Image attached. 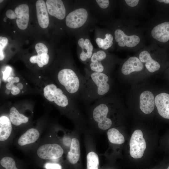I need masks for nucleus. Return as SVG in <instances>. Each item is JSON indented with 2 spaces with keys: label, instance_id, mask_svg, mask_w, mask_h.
Instances as JSON below:
<instances>
[{
  "label": "nucleus",
  "instance_id": "f257e3e1",
  "mask_svg": "<svg viewBox=\"0 0 169 169\" xmlns=\"http://www.w3.org/2000/svg\"><path fill=\"white\" fill-rule=\"evenodd\" d=\"M108 76L103 72H93L83 78L80 93L87 101L101 98L109 90Z\"/></svg>",
  "mask_w": 169,
  "mask_h": 169
},
{
  "label": "nucleus",
  "instance_id": "f03ea898",
  "mask_svg": "<svg viewBox=\"0 0 169 169\" xmlns=\"http://www.w3.org/2000/svg\"><path fill=\"white\" fill-rule=\"evenodd\" d=\"M57 78L59 83L68 93L77 95L80 93L83 78L74 70L69 69H62L59 72Z\"/></svg>",
  "mask_w": 169,
  "mask_h": 169
},
{
  "label": "nucleus",
  "instance_id": "7ed1b4c3",
  "mask_svg": "<svg viewBox=\"0 0 169 169\" xmlns=\"http://www.w3.org/2000/svg\"><path fill=\"white\" fill-rule=\"evenodd\" d=\"M129 144L131 156L135 159L142 157L146 148V143L141 130L134 131L131 135Z\"/></svg>",
  "mask_w": 169,
  "mask_h": 169
},
{
  "label": "nucleus",
  "instance_id": "20e7f679",
  "mask_svg": "<svg viewBox=\"0 0 169 169\" xmlns=\"http://www.w3.org/2000/svg\"><path fill=\"white\" fill-rule=\"evenodd\" d=\"M44 95L50 102L54 101L57 105L65 107L68 105L69 100L62 90L54 84L46 85L44 89Z\"/></svg>",
  "mask_w": 169,
  "mask_h": 169
},
{
  "label": "nucleus",
  "instance_id": "39448f33",
  "mask_svg": "<svg viewBox=\"0 0 169 169\" xmlns=\"http://www.w3.org/2000/svg\"><path fill=\"white\" fill-rule=\"evenodd\" d=\"M100 103L94 109L92 116L94 120L98 122V127L103 130L108 129L111 125L112 121L107 117L109 109L106 104L102 103L101 100Z\"/></svg>",
  "mask_w": 169,
  "mask_h": 169
},
{
  "label": "nucleus",
  "instance_id": "423d86ee",
  "mask_svg": "<svg viewBox=\"0 0 169 169\" xmlns=\"http://www.w3.org/2000/svg\"><path fill=\"white\" fill-rule=\"evenodd\" d=\"M64 151L61 146L56 144L43 145L38 149L37 154L41 158L45 160L55 159L61 157Z\"/></svg>",
  "mask_w": 169,
  "mask_h": 169
},
{
  "label": "nucleus",
  "instance_id": "0eeeda50",
  "mask_svg": "<svg viewBox=\"0 0 169 169\" xmlns=\"http://www.w3.org/2000/svg\"><path fill=\"white\" fill-rule=\"evenodd\" d=\"M88 13L84 8L76 9L70 13L66 18L67 26L72 28H76L82 26L86 22Z\"/></svg>",
  "mask_w": 169,
  "mask_h": 169
},
{
  "label": "nucleus",
  "instance_id": "6e6552de",
  "mask_svg": "<svg viewBox=\"0 0 169 169\" xmlns=\"http://www.w3.org/2000/svg\"><path fill=\"white\" fill-rule=\"evenodd\" d=\"M115 39L120 47L126 46L132 48L136 46L140 42L139 37L135 35L128 36L120 29H117L115 32Z\"/></svg>",
  "mask_w": 169,
  "mask_h": 169
},
{
  "label": "nucleus",
  "instance_id": "1a4fd4ad",
  "mask_svg": "<svg viewBox=\"0 0 169 169\" xmlns=\"http://www.w3.org/2000/svg\"><path fill=\"white\" fill-rule=\"evenodd\" d=\"M155 100L159 114L163 118L169 119V94L161 92L156 96Z\"/></svg>",
  "mask_w": 169,
  "mask_h": 169
},
{
  "label": "nucleus",
  "instance_id": "9d476101",
  "mask_svg": "<svg viewBox=\"0 0 169 169\" xmlns=\"http://www.w3.org/2000/svg\"><path fill=\"white\" fill-rule=\"evenodd\" d=\"M46 3L48 12L50 15L60 20L64 18L66 10L62 0H47Z\"/></svg>",
  "mask_w": 169,
  "mask_h": 169
},
{
  "label": "nucleus",
  "instance_id": "9b49d317",
  "mask_svg": "<svg viewBox=\"0 0 169 169\" xmlns=\"http://www.w3.org/2000/svg\"><path fill=\"white\" fill-rule=\"evenodd\" d=\"M16 15V23L18 28L22 30L26 29L29 20V8L26 4L17 6L14 10Z\"/></svg>",
  "mask_w": 169,
  "mask_h": 169
},
{
  "label": "nucleus",
  "instance_id": "f8f14e48",
  "mask_svg": "<svg viewBox=\"0 0 169 169\" xmlns=\"http://www.w3.org/2000/svg\"><path fill=\"white\" fill-rule=\"evenodd\" d=\"M155 100L153 94L150 91L142 92L140 97V107L144 113L148 114L154 109Z\"/></svg>",
  "mask_w": 169,
  "mask_h": 169
},
{
  "label": "nucleus",
  "instance_id": "ddd939ff",
  "mask_svg": "<svg viewBox=\"0 0 169 169\" xmlns=\"http://www.w3.org/2000/svg\"><path fill=\"white\" fill-rule=\"evenodd\" d=\"M37 17L38 24L42 28H47L49 24L48 12L45 1L37 0L36 3Z\"/></svg>",
  "mask_w": 169,
  "mask_h": 169
},
{
  "label": "nucleus",
  "instance_id": "4468645a",
  "mask_svg": "<svg viewBox=\"0 0 169 169\" xmlns=\"http://www.w3.org/2000/svg\"><path fill=\"white\" fill-rule=\"evenodd\" d=\"M143 68V65L139 58L131 57L124 63L121 71L123 74L129 75L132 72L141 71Z\"/></svg>",
  "mask_w": 169,
  "mask_h": 169
},
{
  "label": "nucleus",
  "instance_id": "2eb2a0df",
  "mask_svg": "<svg viewBox=\"0 0 169 169\" xmlns=\"http://www.w3.org/2000/svg\"><path fill=\"white\" fill-rule=\"evenodd\" d=\"M139 59L141 62L145 63L146 68L150 72L158 71L161 68L160 64L153 59L150 54L147 51L141 52L139 55Z\"/></svg>",
  "mask_w": 169,
  "mask_h": 169
},
{
  "label": "nucleus",
  "instance_id": "dca6fc26",
  "mask_svg": "<svg viewBox=\"0 0 169 169\" xmlns=\"http://www.w3.org/2000/svg\"><path fill=\"white\" fill-rule=\"evenodd\" d=\"M39 133L36 129L32 128L28 130L19 138L18 144L21 146L34 142L38 138Z\"/></svg>",
  "mask_w": 169,
  "mask_h": 169
},
{
  "label": "nucleus",
  "instance_id": "f3484780",
  "mask_svg": "<svg viewBox=\"0 0 169 169\" xmlns=\"http://www.w3.org/2000/svg\"><path fill=\"white\" fill-rule=\"evenodd\" d=\"M80 148L79 142L77 139L73 138L72 139L70 151L67 155V158L71 163H76L80 156Z\"/></svg>",
  "mask_w": 169,
  "mask_h": 169
},
{
  "label": "nucleus",
  "instance_id": "a211bd4d",
  "mask_svg": "<svg viewBox=\"0 0 169 169\" xmlns=\"http://www.w3.org/2000/svg\"><path fill=\"white\" fill-rule=\"evenodd\" d=\"M10 120L7 116L0 117V141L7 140L12 131V126Z\"/></svg>",
  "mask_w": 169,
  "mask_h": 169
},
{
  "label": "nucleus",
  "instance_id": "6ab92c4d",
  "mask_svg": "<svg viewBox=\"0 0 169 169\" xmlns=\"http://www.w3.org/2000/svg\"><path fill=\"white\" fill-rule=\"evenodd\" d=\"M9 117L12 123L16 126L26 123L28 120L27 117L20 114L14 107H12L10 109Z\"/></svg>",
  "mask_w": 169,
  "mask_h": 169
},
{
  "label": "nucleus",
  "instance_id": "aec40b11",
  "mask_svg": "<svg viewBox=\"0 0 169 169\" xmlns=\"http://www.w3.org/2000/svg\"><path fill=\"white\" fill-rule=\"evenodd\" d=\"M107 134L109 140L112 143L121 144L125 141L123 136L115 128H112L109 129Z\"/></svg>",
  "mask_w": 169,
  "mask_h": 169
},
{
  "label": "nucleus",
  "instance_id": "412c9836",
  "mask_svg": "<svg viewBox=\"0 0 169 169\" xmlns=\"http://www.w3.org/2000/svg\"><path fill=\"white\" fill-rule=\"evenodd\" d=\"M86 159L87 169H98L99 159L96 153L93 151L89 152Z\"/></svg>",
  "mask_w": 169,
  "mask_h": 169
},
{
  "label": "nucleus",
  "instance_id": "4be33fe9",
  "mask_svg": "<svg viewBox=\"0 0 169 169\" xmlns=\"http://www.w3.org/2000/svg\"><path fill=\"white\" fill-rule=\"evenodd\" d=\"M105 38L103 39L97 38L96 42L99 47L103 49H106L110 48L113 44V37L110 33H107L105 35Z\"/></svg>",
  "mask_w": 169,
  "mask_h": 169
},
{
  "label": "nucleus",
  "instance_id": "5701e85b",
  "mask_svg": "<svg viewBox=\"0 0 169 169\" xmlns=\"http://www.w3.org/2000/svg\"><path fill=\"white\" fill-rule=\"evenodd\" d=\"M78 44L82 50L85 49L86 50V56L87 59H90L91 58L92 56L93 46L90 41L88 39H85L84 40L83 38H81L79 39Z\"/></svg>",
  "mask_w": 169,
  "mask_h": 169
},
{
  "label": "nucleus",
  "instance_id": "b1692460",
  "mask_svg": "<svg viewBox=\"0 0 169 169\" xmlns=\"http://www.w3.org/2000/svg\"><path fill=\"white\" fill-rule=\"evenodd\" d=\"M1 165L5 169H18L14 159L9 157H3L0 161Z\"/></svg>",
  "mask_w": 169,
  "mask_h": 169
},
{
  "label": "nucleus",
  "instance_id": "393cba45",
  "mask_svg": "<svg viewBox=\"0 0 169 169\" xmlns=\"http://www.w3.org/2000/svg\"><path fill=\"white\" fill-rule=\"evenodd\" d=\"M105 53L102 50H99L94 53L91 58V62L101 61L104 59L106 57Z\"/></svg>",
  "mask_w": 169,
  "mask_h": 169
},
{
  "label": "nucleus",
  "instance_id": "a878e982",
  "mask_svg": "<svg viewBox=\"0 0 169 169\" xmlns=\"http://www.w3.org/2000/svg\"><path fill=\"white\" fill-rule=\"evenodd\" d=\"M90 66L91 70L94 72H102L104 70L101 61L91 62Z\"/></svg>",
  "mask_w": 169,
  "mask_h": 169
},
{
  "label": "nucleus",
  "instance_id": "bb28decb",
  "mask_svg": "<svg viewBox=\"0 0 169 169\" xmlns=\"http://www.w3.org/2000/svg\"><path fill=\"white\" fill-rule=\"evenodd\" d=\"M35 49L38 55H41L44 54H47L48 52L47 47L42 43H38L36 44Z\"/></svg>",
  "mask_w": 169,
  "mask_h": 169
},
{
  "label": "nucleus",
  "instance_id": "cd10ccee",
  "mask_svg": "<svg viewBox=\"0 0 169 169\" xmlns=\"http://www.w3.org/2000/svg\"><path fill=\"white\" fill-rule=\"evenodd\" d=\"M8 42V39L2 36L0 37V60H3L4 58L3 50L7 45Z\"/></svg>",
  "mask_w": 169,
  "mask_h": 169
},
{
  "label": "nucleus",
  "instance_id": "c85d7f7f",
  "mask_svg": "<svg viewBox=\"0 0 169 169\" xmlns=\"http://www.w3.org/2000/svg\"><path fill=\"white\" fill-rule=\"evenodd\" d=\"M29 60L32 63H37L39 67H42L44 66L42 62L41 55H37L32 56L30 57Z\"/></svg>",
  "mask_w": 169,
  "mask_h": 169
},
{
  "label": "nucleus",
  "instance_id": "c756f323",
  "mask_svg": "<svg viewBox=\"0 0 169 169\" xmlns=\"http://www.w3.org/2000/svg\"><path fill=\"white\" fill-rule=\"evenodd\" d=\"M46 169H61V166L57 163H46L44 165Z\"/></svg>",
  "mask_w": 169,
  "mask_h": 169
},
{
  "label": "nucleus",
  "instance_id": "7c9ffc66",
  "mask_svg": "<svg viewBox=\"0 0 169 169\" xmlns=\"http://www.w3.org/2000/svg\"><path fill=\"white\" fill-rule=\"evenodd\" d=\"M96 1L99 6L103 9L107 8L109 4L108 0H96Z\"/></svg>",
  "mask_w": 169,
  "mask_h": 169
},
{
  "label": "nucleus",
  "instance_id": "2f4dec72",
  "mask_svg": "<svg viewBox=\"0 0 169 169\" xmlns=\"http://www.w3.org/2000/svg\"><path fill=\"white\" fill-rule=\"evenodd\" d=\"M12 71L11 68L8 66L6 67L5 71L3 73V79L5 80H7L8 79Z\"/></svg>",
  "mask_w": 169,
  "mask_h": 169
},
{
  "label": "nucleus",
  "instance_id": "473e14b6",
  "mask_svg": "<svg viewBox=\"0 0 169 169\" xmlns=\"http://www.w3.org/2000/svg\"><path fill=\"white\" fill-rule=\"evenodd\" d=\"M6 15L8 18L10 19H14L16 18L14 11L11 9L8 10L6 12Z\"/></svg>",
  "mask_w": 169,
  "mask_h": 169
},
{
  "label": "nucleus",
  "instance_id": "72a5a7b5",
  "mask_svg": "<svg viewBox=\"0 0 169 169\" xmlns=\"http://www.w3.org/2000/svg\"><path fill=\"white\" fill-rule=\"evenodd\" d=\"M42 62L44 65H46L49 62V56L47 54L41 55Z\"/></svg>",
  "mask_w": 169,
  "mask_h": 169
},
{
  "label": "nucleus",
  "instance_id": "f704fd0d",
  "mask_svg": "<svg viewBox=\"0 0 169 169\" xmlns=\"http://www.w3.org/2000/svg\"><path fill=\"white\" fill-rule=\"evenodd\" d=\"M125 1L126 3L129 6L134 7L136 6L139 0H125Z\"/></svg>",
  "mask_w": 169,
  "mask_h": 169
},
{
  "label": "nucleus",
  "instance_id": "c9c22d12",
  "mask_svg": "<svg viewBox=\"0 0 169 169\" xmlns=\"http://www.w3.org/2000/svg\"><path fill=\"white\" fill-rule=\"evenodd\" d=\"M19 78L18 77H14L13 76H9L7 79L8 83L14 84V83H18L19 82Z\"/></svg>",
  "mask_w": 169,
  "mask_h": 169
},
{
  "label": "nucleus",
  "instance_id": "e433bc0d",
  "mask_svg": "<svg viewBox=\"0 0 169 169\" xmlns=\"http://www.w3.org/2000/svg\"><path fill=\"white\" fill-rule=\"evenodd\" d=\"M11 93L13 95H16L18 94L20 92V90L18 87L15 86L11 90Z\"/></svg>",
  "mask_w": 169,
  "mask_h": 169
},
{
  "label": "nucleus",
  "instance_id": "4c0bfd02",
  "mask_svg": "<svg viewBox=\"0 0 169 169\" xmlns=\"http://www.w3.org/2000/svg\"><path fill=\"white\" fill-rule=\"evenodd\" d=\"M15 85L13 83H8L6 85V88L7 89L11 90Z\"/></svg>",
  "mask_w": 169,
  "mask_h": 169
},
{
  "label": "nucleus",
  "instance_id": "58836bf2",
  "mask_svg": "<svg viewBox=\"0 0 169 169\" xmlns=\"http://www.w3.org/2000/svg\"><path fill=\"white\" fill-rule=\"evenodd\" d=\"M17 86L19 90H21L23 87V84L21 83H19L17 85Z\"/></svg>",
  "mask_w": 169,
  "mask_h": 169
},
{
  "label": "nucleus",
  "instance_id": "ea45409f",
  "mask_svg": "<svg viewBox=\"0 0 169 169\" xmlns=\"http://www.w3.org/2000/svg\"><path fill=\"white\" fill-rule=\"evenodd\" d=\"M5 93L7 95H8L10 94V90L6 89L5 90Z\"/></svg>",
  "mask_w": 169,
  "mask_h": 169
},
{
  "label": "nucleus",
  "instance_id": "a19ab883",
  "mask_svg": "<svg viewBox=\"0 0 169 169\" xmlns=\"http://www.w3.org/2000/svg\"><path fill=\"white\" fill-rule=\"evenodd\" d=\"M6 18H5L3 19V20L5 22H6Z\"/></svg>",
  "mask_w": 169,
  "mask_h": 169
},
{
  "label": "nucleus",
  "instance_id": "79ce46f5",
  "mask_svg": "<svg viewBox=\"0 0 169 169\" xmlns=\"http://www.w3.org/2000/svg\"><path fill=\"white\" fill-rule=\"evenodd\" d=\"M3 1V0H0V2L1 3V2H2Z\"/></svg>",
  "mask_w": 169,
  "mask_h": 169
},
{
  "label": "nucleus",
  "instance_id": "37998d69",
  "mask_svg": "<svg viewBox=\"0 0 169 169\" xmlns=\"http://www.w3.org/2000/svg\"><path fill=\"white\" fill-rule=\"evenodd\" d=\"M166 169H169V166H168Z\"/></svg>",
  "mask_w": 169,
  "mask_h": 169
},
{
  "label": "nucleus",
  "instance_id": "c03bdc74",
  "mask_svg": "<svg viewBox=\"0 0 169 169\" xmlns=\"http://www.w3.org/2000/svg\"><path fill=\"white\" fill-rule=\"evenodd\" d=\"M40 78V76H39V78Z\"/></svg>",
  "mask_w": 169,
  "mask_h": 169
},
{
  "label": "nucleus",
  "instance_id": "a18cd8bd",
  "mask_svg": "<svg viewBox=\"0 0 169 169\" xmlns=\"http://www.w3.org/2000/svg\"><path fill=\"white\" fill-rule=\"evenodd\" d=\"M14 33H15V31H14Z\"/></svg>",
  "mask_w": 169,
  "mask_h": 169
}]
</instances>
